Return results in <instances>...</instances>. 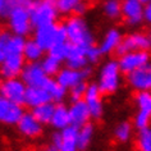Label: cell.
Masks as SVG:
<instances>
[{
	"instance_id": "6da1fadb",
	"label": "cell",
	"mask_w": 151,
	"mask_h": 151,
	"mask_svg": "<svg viewBox=\"0 0 151 151\" xmlns=\"http://www.w3.org/2000/svg\"><path fill=\"white\" fill-rule=\"evenodd\" d=\"M64 29L67 33V39L70 45L82 49H88L95 45V35L91 27L82 16H69L64 21Z\"/></svg>"
},
{
	"instance_id": "7a4b0ae2",
	"label": "cell",
	"mask_w": 151,
	"mask_h": 151,
	"mask_svg": "<svg viewBox=\"0 0 151 151\" xmlns=\"http://www.w3.org/2000/svg\"><path fill=\"white\" fill-rule=\"evenodd\" d=\"M122 74L118 60L108 59L100 65L95 83L104 96L114 95L122 86Z\"/></svg>"
},
{
	"instance_id": "3957f363",
	"label": "cell",
	"mask_w": 151,
	"mask_h": 151,
	"mask_svg": "<svg viewBox=\"0 0 151 151\" xmlns=\"http://www.w3.org/2000/svg\"><path fill=\"white\" fill-rule=\"evenodd\" d=\"M29 14L33 28L56 23L60 16L55 0H35L29 8Z\"/></svg>"
},
{
	"instance_id": "277c9868",
	"label": "cell",
	"mask_w": 151,
	"mask_h": 151,
	"mask_svg": "<svg viewBox=\"0 0 151 151\" xmlns=\"http://www.w3.org/2000/svg\"><path fill=\"white\" fill-rule=\"evenodd\" d=\"M32 39L44 49L45 51H49L55 44L62 42V41H68L67 33L63 24L52 23L42 27L33 28Z\"/></svg>"
},
{
	"instance_id": "5b68a950",
	"label": "cell",
	"mask_w": 151,
	"mask_h": 151,
	"mask_svg": "<svg viewBox=\"0 0 151 151\" xmlns=\"http://www.w3.org/2000/svg\"><path fill=\"white\" fill-rule=\"evenodd\" d=\"M6 26L10 33L26 37L33 32V24L31 21V14L28 8H16L6 10L4 13Z\"/></svg>"
},
{
	"instance_id": "8992f818",
	"label": "cell",
	"mask_w": 151,
	"mask_h": 151,
	"mask_svg": "<svg viewBox=\"0 0 151 151\" xmlns=\"http://www.w3.org/2000/svg\"><path fill=\"white\" fill-rule=\"evenodd\" d=\"M136 114L133 118V126L137 129H142L151 123V91L136 92L134 95Z\"/></svg>"
},
{
	"instance_id": "52a82bcc",
	"label": "cell",
	"mask_w": 151,
	"mask_h": 151,
	"mask_svg": "<svg viewBox=\"0 0 151 151\" xmlns=\"http://www.w3.org/2000/svg\"><path fill=\"white\" fill-rule=\"evenodd\" d=\"M27 85L22 81L21 77L16 78H4L0 83V96L5 97L10 101L19 105H24Z\"/></svg>"
},
{
	"instance_id": "ba28073f",
	"label": "cell",
	"mask_w": 151,
	"mask_h": 151,
	"mask_svg": "<svg viewBox=\"0 0 151 151\" xmlns=\"http://www.w3.org/2000/svg\"><path fill=\"white\" fill-rule=\"evenodd\" d=\"M116 60H118L123 74H128L131 72L151 63V54H150V50L128 51L126 54L119 55Z\"/></svg>"
},
{
	"instance_id": "9c48e42d",
	"label": "cell",
	"mask_w": 151,
	"mask_h": 151,
	"mask_svg": "<svg viewBox=\"0 0 151 151\" xmlns=\"http://www.w3.org/2000/svg\"><path fill=\"white\" fill-rule=\"evenodd\" d=\"M151 49V37L149 32H141L134 31L126 35L122 40V44L119 45L116 54L122 55L128 51H136V50H150Z\"/></svg>"
},
{
	"instance_id": "30bf717a",
	"label": "cell",
	"mask_w": 151,
	"mask_h": 151,
	"mask_svg": "<svg viewBox=\"0 0 151 151\" xmlns=\"http://www.w3.org/2000/svg\"><path fill=\"white\" fill-rule=\"evenodd\" d=\"M122 18L129 27H138L145 22V4L141 0H123Z\"/></svg>"
},
{
	"instance_id": "8fae6325",
	"label": "cell",
	"mask_w": 151,
	"mask_h": 151,
	"mask_svg": "<svg viewBox=\"0 0 151 151\" xmlns=\"http://www.w3.org/2000/svg\"><path fill=\"white\" fill-rule=\"evenodd\" d=\"M23 114V105L16 104L5 97L0 96V124L1 126L16 127Z\"/></svg>"
},
{
	"instance_id": "7c38bea8",
	"label": "cell",
	"mask_w": 151,
	"mask_h": 151,
	"mask_svg": "<svg viewBox=\"0 0 151 151\" xmlns=\"http://www.w3.org/2000/svg\"><path fill=\"white\" fill-rule=\"evenodd\" d=\"M91 76V68L87 67L85 69H73V68L65 67L59 70V73L55 76V80L63 86L64 88L69 90L73 86L86 82Z\"/></svg>"
},
{
	"instance_id": "4fadbf2b",
	"label": "cell",
	"mask_w": 151,
	"mask_h": 151,
	"mask_svg": "<svg viewBox=\"0 0 151 151\" xmlns=\"http://www.w3.org/2000/svg\"><path fill=\"white\" fill-rule=\"evenodd\" d=\"M126 81L136 92L151 91V63L126 74Z\"/></svg>"
},
{
	"instance_id": "5bb4252c",
	"label": "cell",
	"mask_w": 151,
	"mask_h": 151,
	"mask_svg": "<svg viewBox=\"0 0 151 151\" xmlns=\"http://www.w3.org/2000/svg\"><path fill=\"white\" fill-rule=\"evenodd\" d=\"M21 78L27 87H39L46 83L50 77L45 73L40 62H27L21 73Z\"/></svg>"
},
{
	"instance_id": "9a60e30c",
	"label": "cell",
	"mask_w": 151,
	"mask_h": 151,
	"mask_svg": "<svg viewBox=\"0 0 151 151\" xmlns=\"http://www.w3.org/2000/svg\"><path fill=\"white\" fill-rule=\"evenodd\" d=\"M16 128L18 133L27 139L39 138L44 132V124H41L31 111H24Z\"/></svg>"
},
{
	"instance_id": "2e32d148",
	"label": "cell",
	"mask_w": 151,
	"mask_h": 151,
	"mask_svg": "<svg viewBox=\"0 0 151 151\" xmlns=\"http://www.w3.org/2000/svg\"><path fill=\"white\" fill-rule=\"evenodd\" d=\"M103 93L99 90L96 83H88L87 86V91L85 95V101L87 104V106L91 113V118L92 119H101L104 115V99H103Z\"/></svg>"
},
{
	"instance_id": "e0dca14e",
	"label": "cell",
	"mask_w": 151,
	"mask_h": 151,
	"mask_svg": "<svg viewBox=\"0 0 151 151\" xmlns=\"http://www.w3.org/2000/svg\"><path fill=\"white\" fill-rule=\"evenodd\" d=\"M26 63L23 54H6L4 62L0 64V72L4 78L21 77Z\"/></svg>"
},
{
	"instance_id": "ac0fdd59",
	"label": "cell",
	"mask_w": 151,
	"mask_h": 151,
	"mask_svg": "<svg viewBox=\"0 0 151 151\" xmlns=\"http://www.w3.org/2000/svg\"><path fill=\"white\" fill-rule=\"evenodd\" d=\"M123 37L124 36L119 28L110 27L104 32L103 36H101L97 46H99L100 51L103 52V55H110L113 52H116L119 45L122 44Z\"/></svg>"
},
{
	"instance_id": "d6986e66",
	"label": "cell",
	"mask_w": 151,
	"mask_h": 151,
	"mask_svg": "<svg viewBox=\"0 0 151 151\" xmlns=\"http://www.w3.org/2000/svg\"><path fill=\"white\" fill-rule=\"evenodd\" d=\"M69 109V116H70V124L77 128H80L81 126L88 123L91 118V113L87 106L85 100L80 101H73L70 103V105L68 106Z\"/></svg>"
},
{
	"instance_id": "ffe728a7",
	"label": "cell",
	"mask_w": 151,
	"mask_h": 151,
	"mask_svg": "<svg viewBox=\"0 0 151 151\" xmlns=\"http://www.w3.org/2000/svg\"><path fill=\"white\" fill-rule=\"evenodd\" d=\"M51 97L49 95L47 90L44 86H39V87H28L27 92H26V99H24V105L28 106L29 109H33L39 106L41 104L50 103Z\"/></svg>"
},
{
	"instance_id": "44dd1931",
	"label": "cell",
	"mask_w": 151,
	"mask_h": 151,
	"mask_svg": "<svg viewBox=\"0 0 151 151\" xmlns=\"http://www.w3.org/2000/svg\"><path fill=\"white\" fill-rule=\"evenodd\" d=\"M64 63H65V67L73 68V69H85V68L90 67L86 50L82 47L73 46V45H70L69 52H68Z\"/></svg>"
},
{
	"instance_id": "7402d4cb",
	"label": "cell",
	"mask_w": 151,
	"mask_h": 151,
	"mask_svg": "<svg viewBox=\"0 0 151 151\" xmlns=\"http://www.w3.org/2000/svg\"><path fill=\"white\" fill-rule=\"evenodd\" d=\"M62 132V139L58 146L59 151H81L78 146V128L69 126Z\"/></svg>"
},
{
	"instance_id": "603a6c76",
	"label": "cell",
	"mask_w": 151,
	"mask_h": 151,
	"mask_svg": "<svg viewBox=\"0 0 151 151\" xmlns=\"http://www.w3.org/2000/svg\"><path fill=\"white\" fill-rule=\"evenodd\" d=\"M50 126L55 131H63L67 127L72 126L70 124V116H69V109L65 106L63 103L56 104L54 109V114H52Z\"/></svg>"
},
{
	"instance_id": "cb8c5ba5",
	"label": "cell",
	"mask_w": 151,
	"mask_h": 151,
	"mask_svg": "<svg viewBox=\"0 0 151 151\" xmlns=\"http://www.w3.org/2000/svg\"><path fill=\"white\" fill-rule=\"evenodd\" d=\"M44 87L47 90L49 95L51 97V101L55 104H60L68 97V90L64 88L55 78L50 77L47 82L44 85Z\"/></svg>"
},
{
	"instance_id": "d4e9b609",
	"label": "cell",
	"mask_w": 151,
	"mask_h": 151,
	"mask_svg": "<svg viewBox=\"0 0 151 151\" xmlns=\"http://www.w3.org/2000/svg\"><path fill=\"white\" fill-rule=\"evenodd\" d=\"M95 126L93 123L88 122L81 126L78 128V146H80L81 151H86L90 147V145L93 141V137H95Z\"/></svg>"
},
{
	"instance_id": "484cf974",
	"label": "cell",
	"mask_w": 151,
	"mask_h": 151,
	"mask_svg": "<svg viewBox=\"0 0 151 151\" xmlns=\"http://www.w3.org/2000/svg\"><path fill=\"white\" fill-rule=\"evenodd\" d=\"M122 3L123 0H103L101 12L104 17L110 21H116L122 18Z\"/></svg>"
},
{
	"instance_id": "4316f807",
	"label": "cell",
	"mask_w": 151,
	"mask_h": 151,
	"mask_svg": "<svg viewBox=\"0 0 151 151\" xmlns=\"http://www.w3.org/2000/svg\"><path fill=\"white\" fill-rule=\"evenodd\" d=\"M54 109H55V103L50 101V103L41 104L39 106L31 109V113L36 116V119L39 120L41 124L47 126V124H50V122H51L52 114H54Z\"/></svg>"
},
{
	"instance_id": "83f0119b",
	"label": "cell",
	"mask_w": 151,
	"mask_h": 151,
	"mask_svg": "<svg viewBox=\"0 0 151 151\" xmlns=\"http://www.w3.org/2000/svg\"><path fill=\"white\" fill-rule=\"evenodd\" d=\"M44 52L45 50L33 39L26 40V45L23 49V56L26 62H41L45 56Z\"/></svg>"
},
{
	"instance_id": "f1b7e54d",
	"label": "cell",
	"mask_w": 151,
	"mask_h": 151,
	"mask_svg": "<svg viewBox=\"0 0 151 151\" xmlns=\"http://www.w3.org/2000/svg\"><path fill=\"white\" fill-rule=\"evenodd\" d=\"M133 123L128 122V120H122L119 122L116 126L114 127V131H113V136H114V139L119 143H126L132 138V134H133Z\"/></svg>"
},
{
	"instance_id": "f546056e",
	"label": "cell",
	"mask_w": 151,
	"mask_h": 151,
	"mask_svg": "<svg viewBox=\"0 0 151 151\" xmlns=\"http://www.w3.org/2000/svg\"><path fill=\"white\" fill-rule=\"evenodd\" d=\"M136 151H151V127L138 129L134 139Z\"/></svg>"
},
{
	"instance_id": "4dcf8cb0",
	"label": "cell",
	"mask_w": 151,
	"mask_h": 151,
	"mask_svg": "<svg viewBox=\"0 0 151 151\" xmlns=\"http://www.w3.org/2000/svg\"><path fill=\"white\" fill-rule=\"evenodd\" d=\"M40 63H41V65H42V68H44L45 73H46L49 77H52V76L58 74L59 70L62 69V63L63 62L47 52V55H45Z\"/></svg>"
},
{
	"instance_id": "1f68e13d",
	"label": "cell",
	"mask_w": 151,
	"mask_h": 151,
	"mask_svg": "<svg viewBox=\"0 0 151 151\" xmlns=\"http://www.w3.org/2000/svg\"><path fill=\"white\" fill-rule=\"evenodd\" d=\"M83 0H55L60 16H73L74 10Z\"/></svg>"
},
{
	"instance_id": "d6a6232c",
	"label": "cell",
	"mask_w": 151,
	"mask_h": 151,
	"mask_svg": "<svg viewBox=\"0 0 151 151\" xmlns=\"http://www.w3.org/2000/svg\"><path fill=\"white\" fill-rule=\"evenodd\" d=\"M69 49H70L69 41H62V42L55 44L47 52L50 55L55 56V58H58L59 60H62V62H64L67 58V55H68V52H69Z\"/></svg>"
},
{
	"instance_id": "836d02e7",
	"label": "cell",
	"mask_w": 151,
	"mask_h": 151,
	"mask_svg": "<svg viewBox=\"0 0 151 151\" xmlns=\"http://www.w3.org/2000/svg\"><path fill=\"white\" fill-rule=\"evenodd\" d=\"M87 86H88L87 82H81V83L76 85L72 88L68 90V99L70 100V103L83 100L86 91H87Z\"/></svg>"
},
{
	"instance_id": "e575fe53",
	"label": "cell",
	"mask_w": 151,
	"mask_h": 151,
	"mask_svg": "<svg viewBox=\"0 0 151 151\" xmlns=\"http://www.w3.org/2000/svg\"><path fill=\"white\" fill-rule=\"evenodd\" d=\"M86 55H87V60H88L90 65L99 63L101 56H104L103 52L100 51V49H99V46H97L96 44L92 45V46H90L88 49H86Z\"/></svg>"
},
{
	"instance_id": "d590c367",
	"label": "cell",
	"mask_w": 151,
	"mask_h": 151,
	"mask_svg": "<svg viewBox=\"0 0 151 151\" xmlns=\"http://www.w3.org/2000/svg\"><path fill=\"white\" fill-rule=\"evenodd\" d=\"M35 0H6L5 1V12L16 8H31Z\"/></svg>"
},
{
	"instance_id": "8d00e7d4",
	"label": "cell",
	"mask_w": 151,
	"mask_h": 151,
	"mask_svg": "<svg viewBox=\"0 0 151 151\" xmlns=\"http://www.w3.org/2000/svg\"><path fill=\"white\" fill-rule=\"evenodd\" d=\"M5 36H6V31H3L1 33H0V64L4 62V59H5V56H6Z\"/></svg>"
},
{
	"instance_id": "74e56055",
	"label": "cell",
	"mask_w": 151,
	"mask_h": 151,
	"mask_svg": "<svg viewBox=\"0 0 151 151\" xmlns=\"http://www.w3.org/2000/svg\"><path fill=\"white\" fill-rule=\"evenodd\" d=\"M87 10H88V4H87V1H86V0H83V1H82L81 4L76 8L74 14H76V16H82V17H83L85 14L87 13Z\"/></svg>"
},
{
	"instance_id": "f35d334b",
	"label": "cell",
	"mask_w": 151,
	"mask_h": 151,
	"mask_svg": "<svg viewBox=\"0 0 151 151\" xmlns=\"http://www.w3.org/2000/svg\"><path fill=\"white\" fill-rule=\"evenodd\" d=\"M145 22L151 26V0L145 4Z\"/></svg>"
},
{
	"instance_id": "ab89813d",
	"label": "cell",
	"mask_w": 151,
	"mask_h": 151,
	"mask_svg": "<svg viewBox=\"0 0 151 151\" xmlns=\"http://www.w3.org/2000/svg\"><path fill=\"white\" fill-rule=\"evenodd\" d=\"M42 151H59V149H58V147H56L55 145H52V143L50 142L49 145H46V146L44 147Z\"/></svg>"
},
{
	"instance_id": "60d3db41",
	"label": "cell",
	"mask_w": 151,
	"mask_h": 151,
	"mask_svg": "<svg viewBox=\"0 0 151 151\" xmlns=\"http://www.w3.org/2000/svg\"><path fill=\"white\" fill-rule=\"evenodd\" d=\"M5 1L6 0H0V17L4 16L5 13Z\"/></svg>"
},
{
	"instance_id": "b9f144b4",
	"label": "cell",
	"mask_w": 151,
	"mask_h": 151,
	"mask_svg": "<svg viewBox=\"0 0 151 151\" xmlns=\"http://www.w3.org/2000/svg\"><path fill=\"white\" fill-rule=\"evenodd\" d=\"M3 80H4V77H3V74H1V72H0V83L3 82Z\"/></svg>"
},
{
	"instance_id": "7bdbcfd3",
	"label": "cell",
	"mask_w": 151,
	"mask_h": 151,
	"mask_svg": "<svg viewBox=\"0 0 151 151\" xmlns=\"http://www.w3.org/2000/svg\"><path fill=\"white\" fill-rule=\"evenodd\" d=\"M141 1L143 3V4H146V3H149V1H150V0H141Z\"/></svg>"
},
{
	"instance_id": "ee69618b",
	"label": "cell",
	"mask_w": 151,
	"mask_h": 151,
	"mask_svg": "<svg viewBox=\"0 0 151 151\" xmlns=\"http://www.w3.org/2000/svg\"><path fill=\"white\" fill-rule=\"evenodd\" d=\"M149 35H150V37H151V31H150V32H149Z\"/></svg>"
},
{
	"instance_id": "f6af8a7d",
	"label": "cell",
	"mask_w": 151,
	"mask_h": 151,
	"mask_svg": "<svg viewBox=\"0 0 151 151\" xmlns=\"http://www.w3.org/2000/svg\"><path fill=\"white\" fill-rule=\"evenodd\" d=\"M0 33H1V31H0Z\"/></svg>"
}]
</instances>
